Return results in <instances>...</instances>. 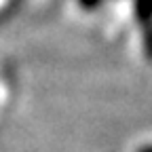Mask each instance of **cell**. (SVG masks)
I'll use <instances>...</instances> for the list:
<instances>
[{
  "mask_svg": "<svg viewBox=\"0 0 152 152\" xmlns=\"http://www.w3.org/2000/svg\"><path fill=\"white\" fill-rule=\"evenodd\" d=\"M133 11L142 28L152 23V0H133Z\"/></svg>",
  "mask_w": 152,
  "mask_h": 152,
  "instance_id": "6da1fadb",
  "label": "cell"
},
{
  "mask_svg": "<svg viewBox=\"0 0 152 152\" xmlns=\"http://www.w3.org/2000/svg\"><path fill=\"white\" fill-rule=\"evenodd\" d=\"M142 45H144V53L148 59H152V23L142 28Z\"/></svg>",
  "mask_w": 152,
  "mask_h": 152,
  "instance_id": "7a4b0ae2",
  "label": "cell"
},
{
  "mask_svg": "<svg viewBox=\"0 0 152 152\" xmlns=\"http://www.w3.org/2000/svg\"><path fill=\"white\" fill-rule=\"evenodd\" d=\"M102 4H104V0H78V7L85 9V11H95Z\"/></svg>",
  "mask_w": 152,
  "mask_h": 152,
  "instance_id": "3957f363",
  "label": "cell"
},
{
  "mask_svg": "<svg viewBox=\"0 0 152 152\" xmlns=\"http://www.w3.org/2000/svg\"><path fill=\"white\" fill-rule=\"evenodd\" d=\"M137 152H152V144H148V146H142Z\"/></svg>",
  "mask_w": 152,
  "mask_h": 152,
  "instance_id": "277c9868",
  "label": "cell"
}]
</instances>
